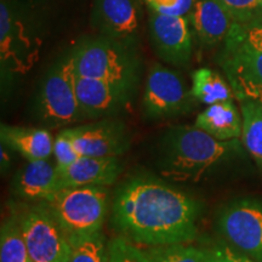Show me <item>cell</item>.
<instances>
[{"label": "cell", "instance_id": "cell-26", "mask_svg": "<svg viewBox=\"0 0 262 262\" xmlns=\"http://www.w3.org/2000/svg\"><path fill=\"white\" fill-rule=\"evenodd\" d=\"M54 157L55 162H56L55 165H56L58 173L63 172L68 166H71L80 157L66 129L61 130L55 137Z\"/></svg>", "mask_w": 262, "mask_h": 262}, {"label": "cell", "instance_id": "cell-20", "mask_svg": "<svg viewBox=\"0 0 262 262\" xmlns=\"http://www.w3.org/2000/svg\"><path fill=\"white\" fill-rule=\"evenodd\" d=\"M243 118L242 142L249 155L262 168V104L255 101H239Z\"/></svg>", "mask_w": 262, "mask_h": 262}, {"label": "cell", "instance_id": "cell-8", "mask_svg": "<svg viewBox=\"0 0 262 262\" xmlns=\"http://www.w3.org/2000/svg\"><path fill=\"white\" fill-rule=\"evenodd\" d=\"M32 262H68L67 234L48 208H33L19 217Z\"/></svg>", "mask_w": 262, "mask_h": 262}, {"label": "cell", "instance_id": "cell-9", "mask_svg": "<svg viewBox=\"0 0 262 262\" xmlns=\"http://www.w3.org/2000/svg\"><path fill=\"white\" fill-rule=\"evenodd\" d=\"M194 97L178 72L156 63L147 75L143 107L150 118H166L191 111Z\"/></svg>", "mask_w": 262, "mask_h": 262}, {"label": "cell", "instance_id": "cell-27", "mask_svg": "<svg viewBox=\"0 0 262 262\" xmlns=\"http://www.w3.org/2000/svg\"><path fill=\"white\" fill-rule=\"evenodd\" d=\"M147 8L168 16H186L191 12L195 0H145Z\"/></svg>", "mask_w": 262, "mask_h": 262}, {"label": "cell", "instance_id": "cell-11", "mask_svg": "<svg viewBox=\"0 0 262 262\" xmlns=\"http://www.w3.org/2000/svg\"><path fill=\"white\" fill-rule=\"evenodd\" d=\"M142 17V0H94V27L101 34L133 47L139 41Z\"/></svg>", "mask_w": 262, "mask_h": 262}, {"label": "cell", "instance_id": "cell-3", "mask_svg": "<svg viewBox=\"0 0 262 262\" xmlns=\"http://www.w3.org/2000/svg\"><path fill=\"white\" fill-rule=\"evenodd\" d=\"M219 61L234 97L262 104V17L248 24L234 22Z\"/></svg>", "mask_w": 262, "mask_h": 262}, {"label": "cell", "instance_id": "cell-21", "mask_svg": "<svg viewBox=\"0 0 262 262\" xmlns=\"http://www.w3.org/2000/svg\"><path fill=\"white\" fill-rule=\"evenodd\" d=\"M71 245L68 262H110L108 244L101 232L68 237Z\"/></svg>", "mask_w": 262, "mask_h": 262}, {"label": "cell", "instance_id": "cell-10", "mask_svg": "<svg viewBox=\"0 0 262 262\" xmlns=\"http://www.w3.org/2000/svg\"><path fill=\"white\" fill-rule=\"evenodd\" d=\"M148 33L152 47L159 58L176 67L191 60L193 35L186 16H168L148 9Z\"/></svg>", "mask_w": 262, "mask_h": 262}, {"label": "cell", "instance_id": "cell-22", "mask_svg": "<svg viewBox=\"0 0 262 262\" xmlns=\"http://www.w3.org/2000/svg\"><path fill=\"white\" fill-rule=\"evenodd\" d=\"M0 262H32L19 219H10L2 226Z\"/></svg>", "mask_w": 262, "mask_h": 262}, {"label": "cell", "instance_id": "cell-19", "mask_svg": "<svg viewBox=\"0 0 262 262\" xmlns=\"http://www.w3.org/2000/svg\"><path fill=\"white\" fill-rule=\"evenodd\" d=\"M192 96L206 106L233 100L231 85L217 72L210 68H199L192 74Z\"/></svg>", "mask_w": 262, "mask_h": 262}, {"label": "cell", "instance_id": "cell-16", "mask_svg": "<svg viewBox=\"0 0 262 262\" xmlns=\"http://www.w3.org/2000/svg\"><path fill=\"white\" fill-rule=\"evenodd\" d=\"M15 192L27 201L48 202L61 189L56 165L49 159L28 162L15 179Z\"/></svg>", "mask_w": 262, "mask_h": 262}, {"label": "cell", "instance_id": "cell-29", "mask_svg": "<svg viewBox=\"0 0 262 262\" xmlns=\"http://www.w3.org/2000/svg\"><path fill=\"white\" fill-rule=\"evenodd\" d=\"M203 250H204V249H203ZM202 262H209V261H208V258H206L205 251H204V256H203V260H202Z\"/></svg>", "mask_w": 262, "mask_h": 262}, {"label": "cell", "instance_id": "cell-17", "mask_svg": "<svg viewBox=\"0 0 262 262\" xmlns=\"http://www.w3.org/2000/svg\"><path fill=\"white\" fill-rule=\"evenodd\" d=\"M3 145L18 152L27 162L49 159L54 153L51 134L45 129L14 125H2Z\"/></svg>", "mask_w": 262, "mask_h": 262}, {"label": "cell", "instance_id": "cell-1", "mask_svg": "<svg viewBox=\"0 0 262 262\" xmlns=\"http://www.w3.org/2000/svg\"><path fill=\"white\" fill-rule=\"evenodd\" d=\"M112 210L114 227L137 244L189 243L198 233L199 203L157 179L127 181L116 194Z\"/></svg>", "mask_w": 262, "mask_h": 262}, {"label": "cell", "instance_id": "cell-12", "mask_svg": "<svg viewBox=\"0 0 262 262\" xmlns=\"http://www.w3.org/2000/svg\"><path fill=\"white\" fill-rule=\"evenodd\" d=\"M66 130L80 157H119L130 146L125 127L118 120L102 119Z\"/></svg>", "mask_w": 262, "mask_h": 262}, {"label": "cell", "instance_id": "cell-15", "mask_svg": "<svg viewBox=\"0 0 262 262\" xmlns=\"http://www.w3.org/2000/svg\"><path fill=\"white\" fill-rule=\"evenodd\" d=\"M188 19L198 41L205 47L224 42L234 25L229 12L216 0H195Z\"/></svg>", "mask_w": 262, "mask_h": 262}, {"label": "cell", "instance_id": "cell-13", "mask_svg": "<svg viewBox=\"0 0 262 262\" xmlns=\"http://www.w3.org/2000/svg\"><path fill=\"white\" fill-rule=\"evenodd\" d=\"M133 91L94 78L77 75V97L83 119L113 116L133 97Z\"/></svg>", "mask_w": 262, "mask_h": 262}, {"label": "cell", "instance_id": "cell-25", "mask_svg": "<svg viewBox=\"0 0 262 262\" xmlns=\"http://www.w3.org/2000/svg\"><path fill=\"white\" fill-rule=\"evenodd\" d=\"M110 262H150L146 251L141 250L125 237H118L108 243Z\"/></svg>", "mask_w": 262, "mask_h": 262}, {"label": "cell", "instance_id": "cell-18", "mask_svg": "<svg viewBox=\"0 0 262 262\" xmlns=\"http://www.w3.org/2000/svg\"><path fill=\"white\" fill-rule=\"evenodd\" d=\"M195 126L220 141L241 139L243 118L233 100L210 104L196 116Z\"/></svg>", "mask_w": 262, "mask_h": 262}, {"label": "cell", "instance_id": "cell-5", "mask_svg": "<svg viewBox=\"0 0 262 262\" xmlns=\"http://www.w3.org/2000/svg\"><path fill=\"white\" fill-rule=\"evenodd\" d=\"M48 209L67 237L101 232L108 211L104 187H66L47 202Z\"/></svg>", "mask_w": 262, "mask_h": 262}, {"label": "cell", "instance_id": "cell-7", "mask_svg": "<svg viewBox=\"0 0 262 262\" xmlns=\"http://www.w3.org/2000/svg\"><path fill=\"white\" fill-rule=\"evenodd\" d=\"M217 228L234 250L262 262V203L239 199L224 208Z\"/></svg>", "mask_w": 262, "mask_h": 262}, {"label": "cell", "instance_id": "cell-2", "mask_svg": "<svg viewBox=\"0 0 262 262\" xmlns=\"http://www.w3.org/2000/svg\"><path fill=\"white\" fill-rule=\"evenodd\" d=\"M239 139L220 141L195 125L171 127L164 136L160 172L176 182H198L242 150Z\"/></svg>", "mask_w": 262, "mask_h": 262}, {"label": "cell", "instance_id": "cell-14", "mask_svg": "<svg viewBox=\"0 0 262 262\" xmlns=\"http://www.w3.org/2000/svg\"><path fill=\"white\" fill-rule=\"evenodd\" d=\"M120 172L122 165L118 157H79L71 166L58 175L61 188L106 187L117 181Z\"/></svg>", "mask_w": 262, "mask_h": 262}, {"label": "cell", "instance_id": "cell-24", "mask_svg": "<svg viewBox=\"0 0 262 262\" xmlns=\"http://www.w3.org/2000/svg\"><path fill=\"white\" fill-rule=\"evenodd\" d=\"M229 12L234 22L248 24L262 17V0H216Z\"/></svg>", "mask_w": 262, "mask_h": 262}, {"label": "cell", "instance_id": "cell-28", "mask_svg": "<svg viewBox=\"0 0 262 262\" xmlns=\"http://www.w3.org/2000/svg\"><path fill=\"white\" fill-rule=\"evenodd\" d=\"M204 251L209 262H256L227 245H215L210 249H204Z\"/></svg>", "mask_w": 262, "mask_h": 262}, {"label": "cell", "instance_id": "cell-4", "mask_svg": "<svg viewBox=\"0 0 262 262\" xmlns=\"http://www.w3.org/2000/svg\"><path fill=\"white\" fill-rule=\"evenodd\" d=\"M72 52L77 75L135 91L141 72L135 47L100 34L83 38Z\"/></svg>", "mask_w": 262, "mask_h": 262}, {"label": "cell", "instance_id": "cell-23", "mask_svg": "<svg viewBox=\"0 0 262 262\" xmlns=\"http://www.w3.org/2000/svg\"><path fill=\"white\" fill-rule=\"evenodd\" d=\"M150 262H202L204 250L187 243L157 245L146 251Z\"/></svg>", "mask_w": 262, "mask_h": 262}, {"label": "cell", "instance_id": "cell-6", "mask_svg": "<svg viewBox=\"0 0 262 262\" xmlns=\"http://www.w3.org/2000/svg\"><path fill=\"white\" fill-rule=\"evenodd\" d=\"M38 110L42 119L54 125H68L83 119L73 52L60 58L45 74L38 94Z\"/></svg>", "mask_w": 262, "mask_h": 262}]
</instances>
